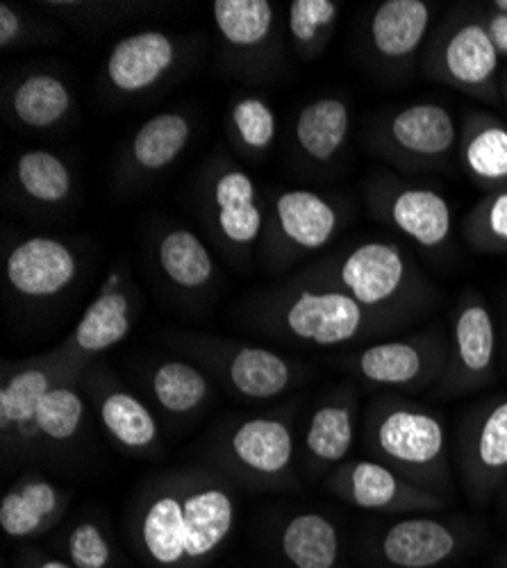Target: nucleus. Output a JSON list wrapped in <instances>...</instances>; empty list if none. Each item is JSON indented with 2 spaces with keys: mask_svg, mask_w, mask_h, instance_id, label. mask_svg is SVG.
Instances as JSON below:
<instances>
[{
  "mask_svg": "<svg viewBox=\"0 0 507 568\" xmlns=\"http://www.w3.org/2000/svg\"><path fill=\"white\" fill-rule=\"evenodd\" d=\"M355 403L353 398H333L321 403L307 423L303 455L312 468H328L346 459L355 444Z\"/></svg>",
  "mask_w": 507,
  "mask_h": 568,
  "instance_id": "20",
  "label": "nucleus"
},
{
  "mask_svg": "<svg viewBox=\"0 0 507 568\" xmlns=\"http://www.w3.org/2000/svg\"><path fill=\"white\" fill-rule=\"evenodd\" d=\"M485 227L489 230V234L494 240L507 244V192L498 194L496 199H491V203L487 205L485 212Z\"/></svg>",
  "mask_w": 507,
  "mask_h": 568,
  "instance_id": "38",
  "label": "nucleus"
},
{
  "mask_svg": "<svg viewBox=\"0 0 507 568\" xmlns=\"http://www.w3.org/2000/svg\"><path fill=\"white\" fill-rule=\"evenodd\" d=\"M175 41L160 30L121 39L108 58V80L121 93H142L158 84L175 64Z\"/></svg>",
  "mask_w": 507,
  "mask_h": 568,
  "instance_id": "15",
  "label": "nucleus"
},
{
  "mask_svg": "<svg viewBox=\"0 0 507 568\" xmlns=\"http://www.w3.org/2000/svg\"><path fill=\"white\" fill-rule=\"evenodd\" d=\"M119 273H112L103 284L101 294L91 303L73 335L53 353L78 375L87 371V364L108 348L121 344L132 329L130 298L119 290Z\"/></svg>",
  "mask_w": 507,
  "mask_h": 568,
  "instance_id": "9",
  "label": "nucleus"
},
{
  "mask_svg": "<svg viewBox=\"0 0 507 568\" xmlns=\"http://www.w3.org/2000/svg\"><path fill=\"white\" fill-rule=\"evenodd\" d=\"M80 375L55 353L6 366L0 387V433L6 457L34 455L32 423L41 398L60 383H78Z\"/></svg>",
  "mask_w": 507,
  "mask_h": 568,
  "instance_id": "3",
  "label": "nucleus"
},
{
  "mask_svg": "<svg viewBox=\"0 0 507 568\" xmlns=\"http://www.w3.org/2000/svg\"><path fill=\"white\" fill-rule=\"evenodd\" d=\"M496 357V327L491 312L471 301L455 316L453 351L446 368L444 389L467 392L489 381Z\"/></svg>",
  "mask_w": 507,
  "mask_h": 568,
  "instance_id": "12",
  "label": "nucleus"
},
{
  "mask_svg": "<svg viewBox=\"0 0 507 568\" xmlns=\"http://www.w3.org/2000/svg\"><path fill=\"white\" fill-rule=\"evenodd\" d=\"M405 260L394 244L368 242L357 246L342 264L339 282L366 310L389 303L403 287Z\"/></svg>",
  "mask_w": 507,
  "mask_h": 568,
  "instance_id": "16",
  "label": "nucleus"
},
{
  "mask_svg": "<svg viewBox=\"0 0 507 568\" xmlns=\"http://www.w3.org/2000/svg\"><path fill=\"white\" fill-rule=\"evenodd\" d=\"M396 146L412 155L439 158L455 144V119L437 103H419L400 110L389 125Z\"/></svg>",
  "mask_w": 507,
  "mask_h": 568,
  "instance_id": "24",
  "label": "nucleus"
},
{
  "mask_svg": "<svg viewBox=\"0 0 507 568\" xmlns=\"http://www.w3.org/2000/svg\"><path fill=\"white\" fill-rule=\"evenodd\" d=\"M328 489L344 503L381 514H424L446 505L444 496L407 483L381 462L357 459L339 466Z\"/></svg>",
  "mask_w": 507,
  "mask_h": 568,
  "instance_id": "7",
  "label": "nucleus"
},
{
  "mask_svg": "<svg viewBox=\"0 0 507 568\" xmlns=\"http://www.w3.org/2000/svg\"><path fill=\"white\" fill-rule=\"evenodd\" d=\"M463 468L474 498H489L507 476V398L494 403L471 425L463 444Z\"/></svg>",
  "mask_w": 507,
  "mask_h": 568,
  "instance_id": "17",
  "label": "nucleus"
},
{
  "mask_svg": "<svg viewBox=\"0 0 507 568\" xmlns=\"http://www.w3.org/2000/svg\"><path fill=\"white\" fill-rule=\"evenodd\" d=\"M278 550L292 568H337L342 537L326 514L301 511L278 532Z\"/></svg>",
  "mask_w": 507,
  "mask_h": 568,
  "instance_id": "18",
  "label": "nucleus"
},
{
  "mask_svg": "<svg viewBox=\"0 0 507 568\" xmlns=\"http://www.w3.org/2000/svg\"><path fill=\"white\" fill-rule=\"evenodd\" d=\"M494 8H496V12H500V14H507V0H496Z\"/></svg>",
  "mask_w": 507,
  "mask_h": 568,
  "instance_id": "42",
  "label": "nucleus"
},
{
  "mask_svg": "<svg viewBox=\"0 0 507 568\" xmlns=\"http://www.w3.org/2000/svg\"><path fill=\"white\" fill-rule=\"evenodd\" d=\"M430 26L424 0H387L372 19V41L387 60H405L419 49Z\"/></svg>",
  "mask_w": 507,
  "mask_h": 568,
  "instance_id": "23",
  "label": "nucleus"
},
{
  "mask_svg": "<svg viewBox=\"0 0 507 568\" xmlns=\"http://www.w3.org/2000/svg\"><path fill=\"white\" fill-rule=\"evenodd\" d=\"M67 507V491L41 476H26L0 500V528L14 541H28L55 528Z\"/></svg>",
  "mask_w": 507,
  "mask_h": 568,
  "instance_id": "14",
  "label": "nucleus"
},
{
  "mask_svg": "<svg viewBox=\"0 0 507 568\" xmlns=\"http://www.w3.org/2000/svg\"><path fill=\"white\" fill-rule=\"evenodd\" d=\"M237 496L203 468L169 473L136 500L130 539L149 568H205L233 537Z\"/></svg>",
  "mask_w": 507,
  "mask_h": 568,
  "instance_id": "1",
  "label": "nucleus"
},
{
  "mask_svg": "<svg viewBox=\"0 0 507 568\" xmlns=\"http://www.w3.org/2000/svg\"><path fill=\"white\" fill-rule=\"evenodd\" d=\"M192 123L178 112H162L149 119L132 139V160L144 171L171 166L187 149Z\"/></svg>",
  "mask_w": 507,
  "mask_h": 568,
  "instance_id": "30",
  "label": "nucleus"
},
{
  "mask_svg": "<svg viewBox=\"0 0 507 568\" xmlns=\"http://www.w3.org/2000/svg\"><path fill=\"white\" fill-rule=\"evenodd\" d=\"M392 221L412 242L433 248L450 234V205L433 189H405L392 203Z\"/></svg>",
  "mask_w": 507,
  "mask_h": 568,
  "instance_id": "27",
  "label": "nucleus"
},
{
  "mask_svg": "<svg viewBox=\"0 0 507 568\" xmlns=\"http://www.w3.org/2000/svg\"><path fill=\"white\" fill-rule=\"evenodd\" d=\"M444 67L455 82L465 87L489 82L498 69V51L487 28L467 23L455 30L444 49Z\"/></svg>",
  "mask_w": 507,
  "mask_h": 568,
  "instance_id": "29",
  "label": "nucleus"
},
{
  "mask_svg": "<svg viewBox=\"0 0 507 568\" xmlns=\"http://www.w3.org/2000/svg\"><path fill=\"white\" fill-rule=\"evenodd\" d=\"M368 312L342 290H305L281 310L278 321L292 339L331 348L357 339L368 325Z\"/></svg>",
  "mask_w": 507,
  "mask_h": 568,
  "instance_id": "8",
  "label": "nucleus"
},
{
  "mask_svg": "<svg viewBox=\"0 0 507 568\" xmlns=\"http://www.w3.org/2000/svg\"><path fill=\"white\" fill-rule=\"evenodd\" d=\"M294 430L281 416L244 418L223 442L225 464L246 483L268 489L294 485Z\"/></svg>",
  "mask_w": 507,
  "mask_h": 568,
  "instance_id": "4",
  "label": "nucleus"
},
{
  "mask_svg": "<svg viewBox=\"0 0 507 568\" xmlns=\"http://www.w3.org/2000/svg\"><path fill=\"white\" fill-rule=\"evenodd\" d=\"M64 559L73 568H112L114 548L94 520H80L64 539Z\"/></svg>",
  "mask_w": 507,
  "mask_h": 568,
  "instance_id": "36",
  "label": "nucleus"
},
{
  "mask_svg": "<svg viewBox=\"0 0 507 568\" xmlns=\"http://www.w3.org/2000/svg\"><path fill=\"white\" fill-rule=\"evenodd\" d=\"M212 14L227 43L253 49L271 34L275 10L266 0H216Z\"/></svg>",
  "mask_w": 507,
  "mask_h": 568,
  "instance_id": "33",
  "label": "nucleus"
},
{
  "mask_svg": "<svg viewBox=\"0 0 507 568\" xmlns=\"http://www.w3.org/2000/svg\"><path fill=\"white\" fill-rule=\"evenodd\" d=\"M469 530L428 511L394 520L372 541V559L385 568H439L465 555Z\"/></svg>",
  "mask_w": 507,
  "mask_h": 568,
  "instance_id": "5",
  "label": "nucleus"
},
{
  "mask_svg": "<svg viewBox=\"0 0 507 568\" xmlns=\"http://www.w3.org/2000/svg\"><path fill=\"white\" fill-rule=\"evenodd\" d=\"M73 105L71 89L51 73H32L12 93V112L30 130H49L67 119Z\"/></svg>",
  "mask_w": 507,
  "mask_h": 568,
  "instance_id": "28",
  "label": "nucleus"
},
{
  "mask_svg": "<svg viewBox=\"0 0 507 568\" xmlns=\"http://www.w3.org/2000/svg\"><path fill=\"white\" fill-rule=\"evenodd\" d=\"M351 114L342 99H316L298 112L296 141L298 149L314 162L333 160L346 144Z\"/></svg>",
  "mask_w": 507,
  "mask_h": 568,
  "instance_id": "26",
  "label": "nucleus"
},
{
  "mask_svg": "<svg viewBox=\"0 0 507 568\" xmlns=\"http://www.w3.org/2000/svg\"><path fill=\"white\" fill-rule=\"evenodd\" d=\"M353 371L376 387L419 389L444 371V353L426 339L381 342L353 357Z\"/></svg>",
  "mask_w": 507,
  "mask_h": 568,
  "instance_id": "10",
  "label": "nucleus"
},
{
  "mask_svg": "<svg viewBox=\"0 0 507 568\" xmlns=\"http://www.w3.org/2000/svg\"><path fill=\"white\" fill-rule=\"evenodd\" d=\"M366 442L378 462L407 483L439 496L450 489L446 428L433 412L403 400H381L368 412Z\"/></svg>",
  "mask_w": 507,
  "mask_h": 568,
  "instance_id": "2",
  "label": "nucleus"
},
{
  "mask_svg": "<svg viewBox=\"0 0 507 568\" xmlns=\"http://www.w3.org/2000/svg\"><path fill=\"white\" fill-rule=\"evenodd\" d=\"M335 19L337 3L333 0H294L290 6V30L303 53L321 49Z\"/></svg>",
  "mask_w": 507,
  "mask_h": 568,
  "instance_id": "35",
  "label": "nucleus"
},
{
  "mask_svg": "<svg viewBox=\"0 0 507 568\" xmlns=\"http://www.w3.org/2000/svg\"><path fill=\"white\" fill-rule=\"evenodd\" d=\"M10 287L26 298H53L78 275L73 251L51 236H30L12 248L6 262Z\"/></svg>",
  "mask_w": 507,
  "mask_h": 568,
  "instance_id": "11",
  "label": "nucleus"
},
{
  "mask_svg": "<svg viewBox=\"0 0 507 568\" xmlns=\"http://www.w3.org/2000/svg\"><path fill=\"white\" fill-rule=\"evenodd\" d=\"M164 275L184 292H199L210 282L214 262L205 244L190 230H171L158 246Z\"/></svg>",
  "mask_w": 507,
  "mask_h": 568,
  "instance_id": "31",
  "label": "nucleus"
},
{
  "mask_svg": "<svg viewBox=\"0 0 507 568\" xmlns=\"http://www.w3.org/2000/svg\"><path fill=\"white\" fill-rule=\"evenodd\" d=\"M192 355L199 357L230 392L246 400H273L290 392L301 375V368L262 346L194 342Z\"/></svg>",
  "mask_w": 507,
  "mask_h": 568,
  "instance_id": "6",
  "label": "nucleus"
},
{
  "mask_svg": "<svg viewBox=\"0 0 507 568\" xmlns=\"http://www.w3.org/2000/svg\"><path fill=\"white\" fill-rule=\"evenodd\" d=\"M487 32H489V37H491V41H494V45H496L498 55H500V53L507 55V14L496 12V14L491 17L489 26H487Z\"/></svg>",
  "mask_w": 507,
  "mask_h": 568,
  "instance_id": "41",
  "label": "nucleus"
},
{
  "mask_svg": "<svg viewBox=\"0 0 507 568\" xmlns=\"http://www.w3.org/2000/svg\"><path fill=\"white\" fill-rule=\"evenodd\" d=\"M94 405L110 439L130 455H151L160 446V425L151 407L114 383L105 373H97L89 383Z\"/></svg>",
  "mask_w": 507,
  "mask_h": 568,
  "instance_id": "13",
  "label": "nucleus"
},
{
  "mask_svg": "<svg viewBox=\"0 0 507 568\" xmlns=\"http://www.w3.org/2000/svg\"><path fill=\"white\" fill-rule=\"evenodd\" d=\"M19 568H73L64 557H49V555H41L37 550H26L21 555Z\"/></svg>",
  "mask_w": 507,
  "mask_h": 568,
  "instance_id": "40",
  "label": "nucleus"
},
{
  "mask_svg": "<svg viewBox=\"0 0 507 568\" xmlns=\"http://www.w3.org/2000/svg\"><path fill=\"white\" fill-rule=\"evenodd\" d=\"M210 375L192 362L166 359L149 375V394L169 416L182 418L196 414L212 398Z\"/></svg>",
  "mask_w": 507,
  "mask_h": 568,
  "instance_id": "22",
  "label": "nucleus"
},
{
  "mask_svg": "<svg viewBox=\"0 0 507 568\" xmlns=\"http://www.w3.org/2000/svg\"><path fill=\"white\" fill-rule=\"evenodd\" d=\"M216 225L230 244L251 246L262 232V210L257 189L242 169H227L214 182Z\"/></svg>",
  "mask_w": 507,
  "mask_h": 568,
  "instance_id": "19",
  "label": "nucleus"
},
{
  "mask_svg": "<svg viewBox=\"0 0 507 568\" xmlns=\"http://www.w3.org/2000/svg\"><path fill=\"white\" fill-rule=\"evenodd\" d=\"M465 160L469 171L485 182L507 180V130L500 125L478 130L469 139Z\"/></svg>",
  "mask_w": 507,
  "mask_h": 568,
  "instance_id": "34",
  "label": "nucleus"
},
{
  "mask_svg": "<svg viewBox=\"0 0 507 568\" xmlns=\"http://www.w3.org/2000/svg\"><path fill=\"white\" fill-rule=\"evenodd\" d=\"M23 30V21L19 17V12H14L10 6H0V45L3 49H10L12 43L19 41Z\"/></svg>",
  "mask_w": 507,
  "mask_h": 568,
  "instance_id": "39",
  "label": "nucleus"
},
{
  "mask_svg": "<svg viewBox=\"0 0 507 568\" xmlns=\"http://www.w3.org/2000/svg\"><path fill=\"white\" fill-rule=\"evenodd\" d=\"M275 216H278L287 240L303 251L324 248L337 232L339 221L335 207L326 199L305 192V189L281 194L275 203Z\"/></svg>",
  "mask_w": 507,
  "mask_h": 568,
  "instance_id": "21",
  "label": "nucleus"
},
{
  "mask_svg": "<svg viewBox=\"0 0 507 568\" xmlns=\"http://www.w3.org/2000/svg\"><path fill=\"white\" fill-rule=\"evenodd\" d=\"M230 121L240 136L242 144L251 151L271 149L275 139V114L262 99H242L230 112Z\"/></svg>",
  "mask_w": 507,
  "mask_h": 568,
  "instance_id": "37",
  "label": "nucleus"
},
{
  "mask_svg": "<svg viewBox=\"0 0 507 568\" xmlns=\"http://www.w3.org/2000/svg\"><path fill=\"white\" fill-rule=\"evenodd\" d=\"M84 414L87 405L84 396L78 389V383L55 385L41 398L34 414V453L73 444L84 428Z\"/></svg>",
  "mask_w": 507,
  "mask_h": 568,
  "instance_id": "25",
  "label": "nucleus"
},
{
  "mask_svg": "<svg viewBox=\"0 0 507 568\" xmlns=\"http://www.w3.org/2000/svg\"><path fill=\"white\" fill-rule=\"evenodd\" d=\"M503 568H507V557H505V559H503Z\"/></svg>",
  "mask_w": 507,
  "mask_h": 568,
  "instance_id": "43",
  "label": "nucleus"
},
{
  "mask_svg": "<svg viewBox=\"0 0 507 568\" xmlns=\"http://www.w3.org/2000/svg\"><path fill=\"white\" fill-rule=\"evenodd\" d=\"M17 180L23 192L41 205H60L71 196V169L51 151H26L17 162Z\"/></svg>",
  "mask_w": 507,
  "mask_h": 568,
  "instance_id": "32",
  "label": "nucleus"
}]
</instances>
